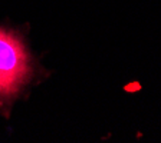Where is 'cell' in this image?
Returning <instances> with one entry per match:
<instances>
[{
  "label": "cell",
  "mask_w": 161,
  "mask_h": 143,
  "mask_svg": "<svg viewBox=\"0 0 161 143\" xmlns=\"http://www.w3.org/2000/svg\"><path fill=\"white\" fill-rule=\"evenodd\" d=\"M29 73V57L22 40L0 29V97L16 93Z\"/></svg>",
  "instance_id": "obj_1"
}]
</instances>
